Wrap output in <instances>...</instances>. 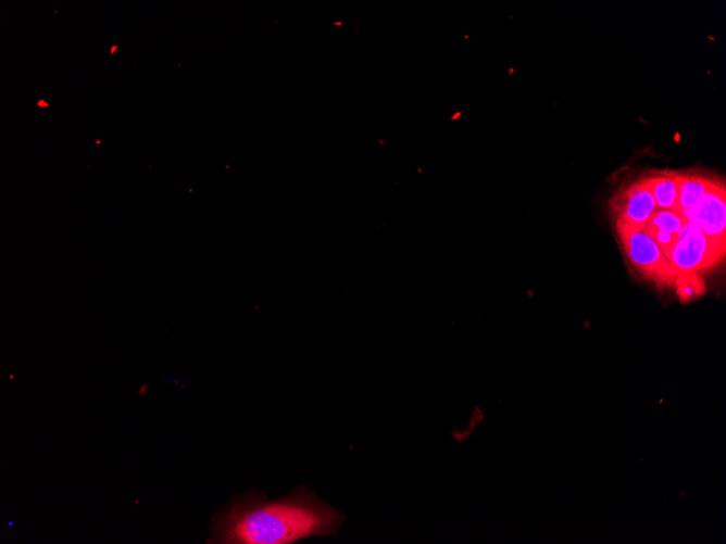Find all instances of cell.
Instances as JSON below:
<instances>
[{
    "label": "cell",
    "mask_w": 726,
    "mask_h": 544,
    "mask_svg": "<svg viewBox=\"0 0 726 544\" xmlns=\"http://www.w3.org/2000/svg\"><path fill=\"white\" fill-rule=\"evenodd\" d=\"M612 206L615 225L631 228H643L650 216L658 210L655 200L643 178L634 181L617 193Z\"/></svg>",
    "instance_id": "obj_5"
},
{
    "label": "cell",
    "mask_w": 726,
    "mask_h": 544,
    "mask_svg": "<svg viewBox=\"0 0 726 544\" xmlns=\"http://www.w3.org/2000/svg\"><path fill=\"white\" fill-rule=\"evenodd\" d=\"M687 222L686 217L679 212L658 208L650 216L643 229L655 241L667 258L669 252L680 238Z\"/></svg>",
    "instance_id": "obj_6"
},
{
    "label": "cell",
    "mask_w": 726,
    "mask_h": 544,
    "mask_svg": "<svg viewBox=\"0 0 726 544\" xmlns=\"http://www.w3.org/2000/svg\"><path fill=\"white\" fill-rule=\"evenodd\" d=\"M658 208L674 210L677 200V173L663 172L643 177Z\"/></svg>",
    "instance_id": "obj_8"
},
{
    "label": "cell",
    "mask_w": 726,
    "mask_h": 544,
    "mask_svg": "<svg viewBox=\"0 0 726 544\" xmlns=\"http://www.w3.org/2000/svg\"><path fill=\"white\" fill-rule=\"evenodd\" d=\"M676 293L683 302L697 299L703 294L704 281L699 273H681L675 277Z\"/></svg>",
    "instance_id": "obj_9"
},
{
    "label": "cell",
    "mask_w": 726,
    "mask_h": 544,
    "mask_svg": "<svg viewBox=\"0 0 726 544\" xmlns=\"http://www.w3.org/2000/svg\"><path fill=\"white\" fill-rule=\"evenodd\" d=\"M713 179L696 174H677V200L674 211L691 210L705 194Z\"/></svg>",
    "instance_id": "obj_7"
},
{
    "label": "cell",
    "mask_w": 726,
    "mask_h": 544,
    "mask_svg": "<svg viewBox=\"0 0 726 544\" xmlns=\"http://www.w3.org/2000/svg\"><path fill=\"white\" fill-rule=\"evenodd\" d=\"M345 519L343 514L303 486L277 501L248 492L214 515L208 543L288 544L310 536L336 535Z\"/></svg>",
    "instance_id": "obj_1"
},
{
    "label": "cell",
    "mask_w": 726,
    "mask_h": 544,
    "mask_svg": "<svg viewBox=\"0 0 726 544\" xmlns=\"http://www.w3.org/2000/svg\"><path fill=\"white\" fill-rule=\"evenodd\" d=\"M724 254L725 249L709 239L696 225L687 222L667 260L677 275L710 268L717 264Z\"/></svg>",
    "instance_id": "obj_3"
},
{
    "label": "cell",
    "mask_w": 726,
    "mask_h": 544,
    "mask_svg": "<svg viewBox=\"0 0 726 544\" xmlns=\"http://www.w3.org/2000/svg\"><path fill=\"white\" fill-rule=\"evenodd\" d=\"M616 231L629 262L641 274L660 284L674 282V268L643 228L616 225Z\"/></svg>",
    "instance_id": "obj_2"
},
{
    "label": "cell",
    "mask_w": 726,
    "mask_h": 544,
    "mask_svg": "<svg viewBox=\"0 0 726 544\" xmlns=\"http://www.w3.org/2000/svg\"><path fill=\"white\" fill-rule=\"evenodd\" d=\"M713 242L726 245V189L718 180H713L702 199L683 214Z\"/></svg>",
    "instance_id": "obj_4"
}]
</instances>
